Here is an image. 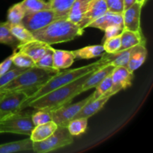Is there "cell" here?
I'll return each instance as SVG.
<instances>
[{"mask_svg": "<svg viewBox=\"0 0 153 153\" xmlns=\"http://www.w3.org/2000/svg\"><path fill=\"white\" fill-rule=\"evenodd\" d=\"M142 6L135 2L133 5L123 12L124 29L134 31H141L140 27V16Z\"/></svg>", "mask_w": 153, "mask_h": 153, "instance_id": "obj_12", "label": "cell"}, {"mask_svg": "<svg viewBox=\"0 0 153 153\" xmlns=\"http://www.w3.org/2000/svg\"><path fill=\"white\" fill-rule=\"evenodd\" d=\"M108 10L114 13H123L124 11L123 0H105Z\"/></svg>", "mask_w": 153, "mask_h": 153, "instance_id": "obj_37", "label": "cell"}, {"mask_svg": "<svg viewBox=\"0 0 153 153\" xmlns=\"http://www.w3.org/2000/svg\"><path fill=\"white\" fill-rule=\"evenodd\" d=\"M12 62L14 66L22 68H31L36 67L34 61L28 55L20 51H14L12 54Z\"/></svg>", "mask_w": 153, "mask_h": 153, "instance_id": "obj_31", "label": "cell"}, {"mask_svg": "<svg viewBox=\"0 0 153 153\" xmlns=\"http://www.w3.org/2000/svg\"><path fill=\"white\" fill-rule=\"evenodd\" d=\"M93 100H94V95L92 94L82 101L78 102L74 104L69 103L56 110L52 111H51L52 121L58 126H67L69 122L74 118V117L82 109V108Z\"/></svg>", "mask_w": 153, "mask_h": 153, "instance_id": "obj_8", "label": "cell"}, {"mask_svg": "<svg viewBox=\"0 0 153 153\" xmlns=\"http://www.w3.org/2000/svg\"><path fill=\"white\" fill-rule=\"evenodd\" d=\"M147 57V49L146 45L139 44L134 46L132 49L129 61L127 64V68L134 73L136 70L141 67Z\"/></svg>", "mask_w": 153, "mask_h": 153, "instance_id": "obj_20", "label": "cell"}, {"mask_svg": "<svg viewBox=\"0 0 153 153\" xmlns=\"http://www.w3.org/2000/svg\"><path fill=\"white\" fill-rule=\"evenodd\" d=\"M73 143V136L70 134L67 126H58L55 132L48 138L39 142H33V152L47 153L65 147Z\"/></svg>", "mask_w": 153, "mask_h": 153, "instance_id": "obj_6", "label": "cell"}, {"mask_svg": "<svg viewBox=\"0 0 153 153\" xmlns=\"http://www.w3.org/2000/svg\"><path fill=\"white\" fill-rule=\"evenodd\" d=\"M108 10L105 0H91L78 25L82 29H85L88 28L89 24L105 14Z\"/></svg>", "mask_w": 153, "mask_h": 153, "instance_id": "obj_11", "label": "cell"}, {"mask_svg": "<svg viewBox=\"0 0 153 153\" xmlns=\"http://www.w3.org/2000/svg\"><path fill=\"white\" fill-rule=\"evenodd\" d=\"M105 52L102 45L88 46L73 51L75 59H91L101 56Z\"/></svg>", "mask_w": 153, "mask_h": 153, "instance_id": "obj_23", "label": "cell"}, {"mask_svg": "<svg viewBox=\"0 0 153 153\" xmlns=\"http://www.w3.org/2000/svg\"><path fill=\"white\" fill-rule=\"evenodd\" d=\"M13 66L12 62V55L10 56L7 57L5 60L0 63V76L5 73L8 71L10 68Z\"/></svg>", "mask_w": 153, "mask_h": 153, "instance_id": "obj_39", "label": "cell"}, {"mask_svg": "<svg viewBox=\"0 0 153 153\" xmlns=\"http://www.w3.org/2000/svg\"><path fill=\"white\" fill-rule=\"evenodd\" d=\"M121 46L120 50L129 49L139 44L146 45V40L141 31L123 29L120 34Z\"/></svg>", "mask_w": 153, "mask_h": 153, "instance_id": "obj_17", "label": "cell"}, {"mask_svg": "<svg viewBox=\"0 0 153 153\" xmlns=\"http://www.w3.org/2000/svg\"><path fill=\"white\" fill-rule=\"evenodd\" d=\"M148 1H149V0H136V2L139 3L140 4H141L142 7H143V6L146 4V2H147Z\"/></svg>", "mask_w": 153, "mask_h": 153, "instance_id": "obj_41", "label": "cell"}, {"mask_svg": "<svg viewBox=\"0 0 153 153\" xmlns=\"http://www.w3.org/2000/svg\"><path fill=\"white\" fill-rule=\"evenodd\" d=\"M134 47V46H133ZM133 47L123 50H119L114 53H104L102 55L101 61L105 64H111L114 67L123 66L127 67Z\"/></svg>", "mask_w": 153, "mask_h": 153, "instance_id": "obj_16", "label": "cell"}, {"mask_svg": "<svg viewBox=\"0 0 153 153\" xmlns=\"http://www.w3.org/2000/svg\"><path fill=\"white\" fill-rule=\"evenodd\" d=\"M87 118H76L69 122L67 128L72 136H79L86 131L88 128Z\"/></svg>", "mask_w": 153, "mask_h": 153, "instance_id": "obj_29", "label": "cell"}, {"mask_svg": "<svg viewBox=\"0 0 153 153\" xmlns=\"http://www.w3.org/2000/svg\"><path fill=\"white\" fill-rule=\"evenodd\" d=\"M53 51V68L57 70L67 69L75 61L73 51L61 50L52 48Z\"/></svg>", "mask_w": 153, "mask_h": 153, "instance_id": "obj_19", "label": "cell"}, {"mask_svg": "<svg viewBox=\"0 0 153 153\" xmlns=\"http://www.w3.org/2000/svg\"><path fill=\"white\" fill-rule=\"evenodd\" d=\"M93 72L82 76L71 83L60 87L36 100L25 103L21 106V111L26 108L31 107L35 110L43 109L51 112L69 104L71 102L73 98L82 94V85Z\"/></svg>", "mask_w": 153, "mask_h": 153, "instance_id": "obj_1", "label": "cell"}, {"mask_svg": "<svg viewBox=\"0 0 153 153\" xmlns=\"http://www.w3.org/2000/svg\"><path fill=\"white\" fill-rule=\"evenodd\" d=\"M8 26L10 33L13 34V37H16V38L19 40V43H20V45L35 40V38H34V36H33L32 32L28 31L22 23H8Z\"/></svg>", "mask_w": 153, "mask_h": 153, "instance_id": "obj_25", "label": "cell"}, {"mask_svg": "<svg viewBox=\"0 0 153 153\" xmlns=\"http://www.w3.org/2000/svg\"><path fill=\"white\" fill-rule=\"evenodd\" d=\"M112 86V79L111 74L108 76L107 77L105 78L97 87L94 93L93 94L94 95V100L100 98L102 97H104L106 94V93L111 89Z\"/></svg>", "mask_w": 153, "mask_h": 153, "instance_id": "obj_32", "label": "cell"}, {"mask_svg": "<svg viewBox=\"0 0 153 153\" xmlns=\"http://www.w3.org/2000/svg\"><path fill=\"white\" fill-rule=\"evenodd\" d=\"M3 95H4V93H0V99H1V97H2Z\"/></svg>", "mask_w": 153, "mask_h": 153, "instance_id": "obj_42", "label": "cell"}, {"mask_svg": "<svg viewBox=\"0 0 153 153\" xmlns=\"http://www.w3.org/2000/svg\"><path fill=\"white\" fill-rule=\"evenodd\" d=\"M31 120L34 126L52 121L51 112L43 109H37L31 114Z\"/></svg>", "mask_w": 153, "mask_h": 153, "instance_id": "obj_34", "label": "cell"}, {"mask_svg": "<svg viewBox=\"0 0 153 153\" xmlns=\"http://www.w3.org/2000/svg\"><path fill=\"white\" fill-rule=\"evenodd\" d=\"M104 65H106V64H105L101 61V59H100L99 61H96V62L90 64L88 65L84 66V67L73 69V70H64L63 72L59 71L56 75L52 76L51 79H49L46 83L41 85L31 95H30L26 100V101L22 103V105L28 102H31L32 100H34L36 99L39 98V97H42V96L45 95L46 94L53 91V90L57 89V88L67 85L69 83H71L73 81L79 79L80 77L91 73V72L97 70V69Z\"/></svg>", "mask_w": 153, "mask_h": 153, "instance_id": "obj_4", "label": "cell"}, {"mask_svg": "<svg viewBox=\"0 0 153 153\" xmlns=\"http://www.w3.org/2000/svg\"><path fill=\"white\" fill-rule=\"evenodd\" d=\"M136 2V0H123V4H124V10L128 9V7H131V5Z\"/></svg>", "mask_w": 153, "mask_h": 153, "instance_id": "obj_40", "label": "cell"}, {"mask_svg": "<svg viewBox=\"0 0 153 153\" xmlns=\"http://www.w3.org/2000/svg\"><path fill=\"white\" fill-rule=\"evenodd\" d=\"M33 151V141L30 138L0 144V153H13Z\"/></svg>", "mask_w": 153, "mask_h": 153, "instance_id": "obj_22", "label": "cell"}, {"mask_svg": "<svg viewBox=\"0 0 153 153\" xmlns=\"http://www.w3.org/2000/svg\"><path fill=\"white\" fill-rule=\"evenodd\" d=\"M28 95L22 91L4 92L0 99V120L21 111V105Z\"/></svg>", "mask_w": 153, "mask_h": 153, "instance_id": "obj_7", "label": "cell"}, {"mask_svg": "<svg viewBox=\"0 0 153 153\" xmlns=\"http://www.w3.org/2000/svg\"><path fill=\"white\" fill-rule=\"evenodd\" d=\"M51 48L50 45L40 40H34L18 46L17 49L28 55L34 63L44 55Z\"/></svg>", "mask_w": 153, "mask_h": 153, "instance_id": "obj_13", "label": "cell"}, {"mask_svg": "<svg viewBox=\"0 0 153 153\" xmlns=\"http://www.w3.org/2000/svg\"><path fill=\"white\" fill-rule=\"evenodd\" d=\"M61 70L34 67L28 68L11 82L0 88V93L25 91L28 97Z\"/></svg>", "mask_w": 153, "mask_h": 153, "instance_id": "obj_3", "label": "cell"}, {"mask_svg": "<svg viewBox=\"0 0 153 153\" xmlns=\"http://www.w3.org/2000/svg\"><path fill=\"white\" fill-rule=\"evenodd\" d=\"M20 4L25 9L26 13L50 9L49 1L44 0H23L21 1Z\"/></svg>", "mask_w": 153, "mask_h": 153, "instance_id": "obj_30", "label": "cell"}, {"mask_svg": "<svg viewBox=\"0 0 153 153\" xmlns=\"http://www.w3.org/2000/svg\"><path fill=\"white\" fill-rule=\"evenodd\" d=\"M102 46L105 52L106 53H114L119 51L121 46L120 34L115 37L105 39Z\"/></svg>", "mask_w": 153, "mask_h": 153, "instance_id": "obj_33", "label": "cell"}, {"mask_svg": "<svg viewBox=\"0 0 153 153\" xmlns=\"http://www.w3.org/2000/svg\"><path fill=\"white\" fill-rule=\"evenodd\" d=\"M113 25L123 26V13H114L108 10L105 14L89 24L88 28H99L104 31L106 28Z\"/></svg>", "mask_w": 153, "mask_h": 153, "instance_id": "obj_15", "label": "cell"}, {"mask_svg": "<svg viewBox=\"0 0 153 153\" xmlns=\"http://www.w3.org/2000/svg\"><path fill=\"white\" fill-rule=\"evenodd\" d=\"M28 68H22V67H17L13 65L10 70L3 75L0 76V88L4 85H7L10 82H11L14 78L19 76V74L26 70Z\"/></svg>", "mask_w": 153, "mask_h": 153, "instance_id": "obj_35", "label": "cell"}, {"mask_svg": "<svg viewBox=\"0 0 153 153\" xmlns=\"http://www.w3.org/2000/svg\"><path fill=\"white\" fill-rule=\"evenodd\" d=\"M82 29L77 24L67 18L57 19L44 28L32 32L35 40L44 42L48 45L57 44L71 41L83 34Z\"/></svg>", "mask_w": 153, "mask_h": 153, "instance_id": "obj_2", "label": "cell"}, {"mask_svg": "<svg viewBox=\"0 0 153 153\" xmlns=\"http://www.w3.org/2000/svg\"><path fill=\"white\" fill-rule=\"evenodd\" d=\"M114 67L111 64H106L91 73L82 85V93L96 88L105 78L111 74Z\"/></svg>", "mask_w": 153, "mask_h": 153, "instance_id": "obj_14", "label": "cell"}, {"mask_svg": "<svg viewBox=\"0 0 153 153\" xmlns=\"http://www.w3.org/2000/svg\"><path fill=\"white\" fill-rule=\"evenodd\" d=\"M134 74L126 67H115L111 73L112 86L105 96L112 97L120 91L126 89L131 85Z\"/></svg>", "mask_w": 153, "mask_h": 153, "instance_id": "obj_10", "label": "cell"}, {"mask_svg": "<svg viewBox=\"0 0 153 153\" xmlns=\"http://www.w3.org/2000/svg\"><path fill=\"white\" fill-rule=\"evenodd\" d=\"M25 10L20 2L14 4L8 9L7 13V21L9 24L21 23L25 15Z\"/></svg>", "mask_w": 153, "mask_h": 153, "instance_id": "obj_28", "label": "cell"}, {"mask_svg": "<svg viewBox=\"0 0 153 153\" xmlns=\"http://www.w3.org/2000/svg\"><path fill=\"white\" fill-rule=\"evenodd\" d=\"M124 29L123 26H120V25H113L108 26L104 30L105 31V37L104 39L109 38V37H115L121 34L123 30Z\"/></svg>", "mask_w": 153, "mask_h": 153, "instance_id": "obj_38", "label": "cell"}, {"mask_svg": "<svg viewBox=\"0 0 153 153\" xmlns=\"http://www.w3.org/2000/svg\"><path fill=\"white\" fill-rule=\"evenodd\" d=\"M109 98H110L109 97L104 96V97H102L100 98L91 100L82 108V109L78 112V114L74 117L73 119H76V118H87V119H88L91 116L100 111L102 108L103 106L105 105V103L108 101Z\"/></svg>", "mask_w": 153, "mask_h": 153, "instance_id": "obj_18", "label": "cell"}, {"mask_svg": "<svg viewBox=\"0 0 153 153\" xmlns=\"http://www.w3.org/2000/svg\"><path fill=\"white\" fill-rule=\"evenodd\" d=\"M76 0H49L50 9L54 10L58 19L67 18L69 11Z\"/></svg>", "mask_w": 153, "mask_h": 153, "instance_id": "obj_26", "label": "cell"}, {"mask_svg": "<svg viewBox=\"0 0 153 153\" xmlns=\"http://www.w3.org/2000/svg\"><path fill=\"white\" fill-rule=\"evenodd\" d=\"M58 19L52 9L39 10L34 13H25L21 23L31 32L44 28L54 20Z\"/></svg>", "mask_w": 153, "mask_h": 153, "instance_id": "obj_9", "label": "cell"}, {"mask_svg": "<svg viewBox=\"0 0 153 153\" xmlns=\"http://www.w3.org/2000/svg\"><path fill=\"white\" fill-rule=\"evenodd\" d=\"M0 43L10 46L14 51L20 45L19 40L10 33L7 22H0Z\"/></svg>", "mask_w": 153, "mask_h": 153, "instance_id": "obj_27", "label": "cell"}, {"mask_svg": "<svg viewBox=\"0 0 153 153\" xmlns=\"http://www.w3.org/2000/svg\"><path fill=\"white\" fill-rule=\"evenodd\" d=\"M35 66L43 69H54L53 68V51L52 47L48 50L44 55L41 57L35 62Z\"/></svg>", "mask_w": 153, "mask_h": 153, "instance_id": "obj_36", "label": "cell"}, {"mask_svg": "<svg viewBox=\"0 0 153 153\" xmlns=\"http://www.w3.org/2000/svg\"><path fill=\"white\" fill-rule=\"evenodd\" d=\"M58 128V125L53 121L35 126L30 134V139L33 142H39L48 138Z\"/></svg>", "mask_w": 153, "mask_h": 153, "instance_id": "obj_21", "label": "cell"}, {"mask_svg": "<svg viewBox=\"0 0 153 153\" xmlns=\"http://www.w3.org/2000/svg\"><path fill=\"white\" fill-rule=\"evenodd\" d=\"M91 1V0H76L69 11L67 19L79 25Z\"/></svg>", "mask_w": 153, "mask_h": 153, "instance_id": "obj_24", "label": "cell"}, {"mask_svg": "<svg viewBox=\"0 0 153 153\" xmlns=\"http://www.w3.org/2000/svg\"><path fill=\"white\" fill-rule=\"evenodd\" d=\"M32 113L19 111L0 120V134L12 133L30 136L34 126L31 120Z\"/></svg>", "mask_w": 153, "mask_h": 153, "instance_id": "obj_5", "label": "cell"}]
</instances>
